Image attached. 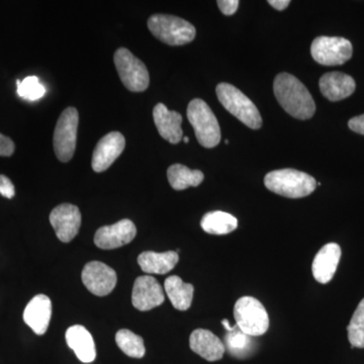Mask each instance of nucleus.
I'll return each instance as SVG.
<instances>
[{"label": "nucleus", "instance_id": "b1692460", "mask_svg": "<svg viewBox=\"0 0 364 364\" xmlns=\"http://www.w3.org/2000/svg\"><path fill=\"white\" fill-rule=\"evenodd\" d=\"M203 231L210 235H226L238 227V220L228 213L215 210L203 215L200 222Z\"/></svg>", "mask_w": 364, "mask_h": 364}, {"label": "nucleus", "instance_id": "c756f323", "mask_svg": "<svg viewBox=\"0 0 364 364\" xmlns=\"http://www.w3.org/2000/svg\"><path fill=\"white\" fill-rule=\"evenodd\" d=\"M14 143L9 136L0 134V156L9 157L14 154Z\"/></svg>", "mask_w": 364, "mask_h": 364}, {"label": "nucleus", "instance_id": "2f4dec72", "mask_svg": "<svg viewBox=\"0 0 364 364\" xmlns=\"http://www.w3.org/2000/svg\"><path fill=\"white\" fill-rule=\"evenodd\" d=\"M348 127L350 130L364 136V114L352 117L348 122Z\"/></svg>", "mask_w": 364, "mask_h": 364}, {"label": "nucleus", "instance_id": "0eeeda50", "mask_svg": "<svg viewBox=\"0 0 364 364\" xmlns=\"http://www.w3.org/2000/svg\"><path fill=\"white\" fill-rule=\"evenodd\" d=\"M114 65L122 82L132 92H142L150 83L147 67L126 48H119L114 53Z\"/></svg>", "mask_w": 364, "mask_h": 364}, {"label": "nucleus", "instance_id": "a878e982", "mask_svg": "<svg viewBox=\"0 0 364 364\" xmlns=\"http://www.w3.org/2000/svg\"><path fill=\"white\" fill-rule=\"evenodd\" d=\"M116 342L119 348L126 355L133 358H142L146 348L142 337L128 329H122L117 333Z\"/></svg>", "mask_w": 364, "mask_h": 364}, {"label": "nucleus", "instance_id": "6ab92c4d", "mask_svg": "<svg viewBox=\"0 0 364 364\" xmlns=\"http://www.w3.org/2000/svg\"><path fill=\"white\" fill-rule=\"evenodd\" d=\"M191 350L208 361H218L224 356L225 344L214 333L205 329H196L189 338Z\"/></svg>", "mask_w": 364, "mask_h": 364}, {"label": "nucleus", "instance_id": "20e7f679", "mask_svg": "<svg viewBox=\"0 0 364 364\" xmlns=\"http://www.w3.org/2000/svg\"><path fill=\"white\" fill-rule=\"evenodd\" d=\"M148 28L156 39L170 46L188 44L195 40V26L178 16L154 14L148 20Z\"/></svg>", "mask_w": 364, "mask_h": 364}, {"label": "nucleus", "instance_id": "bb28decb", "mask_svg": "<svg viewBox=\"0 0 364 364\" xmlns=\"http://www.w3.org/2000/svg\"><path fill=\"white\" fill-rule=\"evenodd\" d=\"M347 331L352 348H364V299L352 316Z\"/></svg>", "mask_w": 364, "mask_h": 364}, {"label": "nucleus", "instance_id": "a211bd4d", "mask_svg": "<svg viewBox=\"0 0 364 364\" xmlns=\"http://www.w3.org/2000/svg\"><path fill=\"white\" fill-rule=\"evenodd\" d=\"M318 85L321 92L330 102H339L350 97L356 88L354 79L342 72H329L324 74Z\"/></svg>", "mask_w": 364, "mask_h": 364}, {"label": "nucleus", "instance_id": "1a4fd4ad", "mask_svg": "<svg viewBox=\"0 0 364 364\" xmlns=\"http://www.w3.org/2000/svg\"><path fill=\"white\" fill-rule=\"evenodd\" d=\"M353 48L350 41L341 37H318L311 46V54L317 63L338 66L351 59Z\"/></svg>", "mask_w": 364, "mask_h": 364}, {"label": "nucleus", "instance_id": "aec40b11", "mask_svg": "<svg viewBox=\"0 0 364 364\" xmlns=\"http://www.w3.org/2000/svg\"><path fill=\"white\" fill-rule=\"evenodd\" d=\"M66 342L79 360L90 363L97 358L95 344L90 331L81 325H74L66 332Z\"/></svg>", "mask_w": 364, "mask_h": 364}, {"label": "nucleus", "instance_id": "6e6552de", "mask_svg": "<svg viewBox=\"0 0 364 364\" xmlns=\"http://www.w3.org/2000/svg\"><path fill=\"white\" fill-rule=\"evenodd\" d=\"M79 114L75 107H67L60 116L54 131V151L61 162L70 161L76 149Z\"/></svg>", "mask_w": 364, "mask_h": 364}, {"label": "nucleus", "instance_id": "423d86ee", "mask_svg": "<svg viewBox=\"0 0 364 364\" xmlns=\"http://www.w3.org/2000/svg\"><path fill=\"white\" fill-rule=\"evenodd\" d=\"M236 325L250 337L265 334L269 328V317L264 306L253 296L239 299L234 306Z\"/></svg>", "mask_w": 364, "mask_h": 364}, {"label": "nucleus", "instance_id": "f704fd0d", "mask_svg": "<svg viewBox=\"0 0 364 364\" xmlns=\"http://www.w3.org/2000/svg\"><path fill=\"white\" fill-rule=\"evenodd\" d=\"M183 141H184V143H188L189 142L188 136H184Z\"/></svg>", "mask_w": 364, "mask_h": 364}, {"label": "nucleus", "instance_id": "4468645a", "mask_svg": "<svg viewBox=\"0 0 364 364\" xmlns=\"http://www.w3.org/2000/svg\"><path fill=\"white\" fill-rule=\"evenodd\" d=\"M164 291L159 282L150 275L138 277L134 284L132 303L141 312L152 310L164 303Z\"/></svg>", "mask_w": 364, "mask_h": 364}, {"label": "nucleus", "instance_id": "9d476101", "mask_svg": "<svg viewBox=\"0 0 364 364\" xmlns=\"http://www.w3.org/2000/svg\"><path fill=\"white\" fill-rule=\"evenodd\" d=\"M81 277L86 289L98 296L111 294L116 287L117 279L116 272L100 261L87 263Z\"/></svg>", "mask_w": 364, "mask_h": 364}, {"label": "nucleus", "instance_id": "cd10ccee", "mask_svg": "<svg viewBox=\"0 0 364 364\" xmlns=\"http://www.w3.org/2000/svg\"><path fill=\"white\" fill-rule=\"evenodd\" d=\"M16 85L18 95L31 102L40 100L46 93V88L44 85H41L37 76H28L23 80H16Z\"/></svg>", "mask_w": 364, "mask_h": 364}, {"label": "nucleus", "instance_id": "473e14b6", "mask_svg": "<svg viewBox=\"0 0 364 364\" xmlns=\"http://www.w3.org/2000/svg\"><path fill=\"white\" fill-rule=\"evenodd\" d=\"M268 4L274 7L275 9H277V11H284L289 6L291 1L289 0H269Z\"/></svg>", "mask_w": 364, "mask_h": 364}, {"label": "nucleus", "instance_id": "f3484780", "mask_svg": "<svg viewBox=\"0 0 364 364\" xmlns=\"http://www.w3.org/2000/svg\"><path fill=\"white\" fill-rule=\"evenodd\" d=\"M153 119L159 135L171 144H178L183 138L182 116L176 111H169L166 105L158 104L153 109Z\"/></svg>", "mask_w": 364, "mask_h": 364}, {"label": "nucleus", "instance_id": "412c9836", "mask_svg": "<svg viewBox=\"0 0 364 364\" xmlns=\"http://www.w3.org/2000/svg\"><path fill=\"white\" fill-rule=\"evenodd\" d=\"M179 261L176 251L157 253L146 251L138 257V263L141 269L148 274H166L176 267Z\"/></svg>", "mask_w": 364, "mask_h": 364}, {"label": "nucleus", "instance_id": "9b49d317", "mask_svg": "<svg viewBox=\"0 0 364 364\" xmlns=\"http://www.w3.org/2000/svg\"><path fill=\"white\" fill-rule=\"evenodd\" d=\"M50 223L59 240L68 243L75 238L80 229V210L71 203H62L52 210Z\"/></svg>", "mask_w": 364, "mask_h": 364}, {"label": "nucleus", "instance_id": "39448f33", "mask_svg": "<svg viewBox=\"0 0 364 364\" xmlns=\"http://www.w3.org/2000/svg\"><path fill=\"white\" fill-rule=\"evenodd\" d=\"M188 119L195 130L198 143L205 148H214L221 141V129L207 102L200 98L191 100L188 107Z\"/></svg>", "mask_w": 364, "mask_h": 364}, {"label": "nucleus", "instance_id": "4be33fe9", "mask_svg": "<svg viewBox=\"0 0 364 364\" xmlns=\"http://www.w3.org/2000/svg\"><path fill=\"white\" fill-rule=\"evenodd\" d=\"M164 289L176 310L186 311L191 308L195 291L193 284H186L181 277L172 275L165 280Z\"/></svg>", "mask_w": 364, "mask_h": 364}, {"label": "nucleus", "instance_id": "f257e3e1", "mask_svg": "<svg viewBox=\"0 0 364 364\" xmlns=\"http://www.w3.org/2000/svg\"><path fill=\"white\" fill-rule=\"evenodd\" d=\"M273 91L282 109L299 119H309L315 114L314 98L305 85L289 73H280L274 79Z\"/></svg>", "mask_w": 364, "mask_h": 364}, {"label": "nucleus", "instance_id": "dca6fc26", "mask_svg": "<svg viewBox=\"0 0 364 364\" xmlns=\"http://www.w3.org/2000/svg\"><path fill=\"white\" fill-rule=\"evenodd\" d=\"M51 316V299L45 294H38L26 305L23 321L36 334L44 335L49 328Z\"/></svg>", "mask_w": 364, "mask_h": 364}, {"label": "nucleus", "instance_id": "c85d7f7f", "mask_svg": "<svg viewBox=\"0 0 364 364\" xmlns=\"http://www.w3.org/2000/svg\"><path fill=\"white\" fill-rule=\"evenodd\" d=\"M0 195L6 198H13L16 195L14 183L9 177L0 176Z\"/></svg>", "mask_w": 364, "mask_h": 364}, {"label": "nucleus", "instance_id": "7c9ffc66", "mask_svg": "<svg viewBox=\"0 0 364 364\" xmlns=\"http://www.w3.org/2000/svg\"><path fill=\"white\" fill-rule=\"evenodd\" d=\"M218 6L221 9L223 14L226 16H232L238 9L239 1L238 0H220L218 1Z\"/></svg>", "mask_w": 364, "mask_h": 364}, {"label": "nucleus", "instance_id": "5701e85b", "mask_svg": "<svg viewBox=\"0 0 364 364\" xmlns=\"http://www.w3.org/2000/svg\"><path fill=\"white\" fill-rule=\"evenodd\" d=\"M170 186L176 191H183L191 186H200L205 176L200 170H191L181 164H173L167 170Z\"/></svg>", "mask_w": 364, "mask_h": 364}, {"label": "nucleus", "instance_id": "ddd939ff", "mask_svg": "<svg viewBox=\"0 0 364 364\" xmlns=\"http://www.w3.org/2000/svg\"><path fill=\"white\" fill-rule=\"evenodd\" d=\"M126 147V139L119 132H112L100 139L92 155V169L104 172L112 166Z\"/></svg>", "mask_w": 364, "mask_h": 364}, {"label": "nucleus", "instance_id": "72a5a7b5", "mask_svg": "<svg viewBox=\"0 0 364 364\" xmlns=\"http://www.w3.org/2000/svg\"><path fill=\"white\" fill-rule=\"evenodd\" d=\"M222 324L224 326L225 329L227 330L228 332H232L235 329V327H236V325L233 326L232 327L231 325H230L229 321L226 320V318H224V320L222 321Z\"/></svg>", "mask_w": 364, "mask_h": 364}, {"label": "nucleus", "instance_id": "f8f14e48", "mask_svg": "<svg viewBox=\"0 0 364 364\" xmlns=\"http://www.w3.org/2000/svg\"><path fill=\"white\" fill-rule=\"evenodd\" d=\"M136 235L135 224L131 220L124 219L111 226L100 228L95 235V244L98 248L111 250L131 243Z\"/></svg>", "mask_w": 364, "mask_h": 364}, {"label": "nucleus", "instance_id": "393cba45", "mask_svg": "<svg viewBox=\"0 0 364 364\" xmlns=\"http://www.w3.org/2000/svg\"><path fill=\"white\" fill-rule=\"evenodd\" d=\"M253 340L247 334L241 331L236 325L232 332H228L225 336V348L230 354L238 358H246L253 347Z\"/></svg>", "mask_w": 364, "mask_h": 364}, {"label": "nucleus", "instance_id": "7ed1b4c3", "mask_svg": "<svg viewBox=\"0 0 364 364\" xmlns=\"http://www.w3.org/2000/svg\"><path fill=\"white\" fill-rule=\"evenodd\" d=\"M217 97L230 114L253 130L262 126V117L256 105L241 90L229 83L217 86Z\"/></svg>", "mask_w": 364, "mask_h": 364}, {"label": "nucleus", "instance_id": "f03ea898", "mask_svg": "<svg viewBox=\"0 0 364 364\" xmlns=\"http://www.w3.org/2000/svg\"><path fill=\"white\" fill-rule=\"evenodd\" d=\"M264 184L272 193L289 198H305L310 196L317 186L313 176L291 168L269 172L265 176Z\"/></svg>", "mask_w": 364, "mask_h": 364}, {"label": "nucleus", "instance_id": "2eb2a0df", "mask_svg": "<svg viewBox=\"0 0 364 364\" xmlns=\"http://www.w3.org/2000/svg\"><path fill=\"white\" fill-rule=\"evenodd\" d=\"M341 258V248L338 244L328 243L320 249L314 258L312 272L314 279L320 284L331 282Z\"/></svg>", "mask_w": 364, "mask_h": 364}]
</instances>
